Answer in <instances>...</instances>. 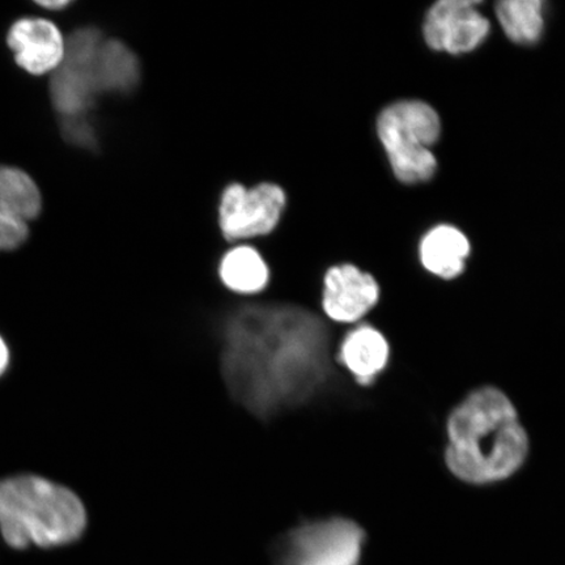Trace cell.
I'll list each match as a JSON object with an SVG mask.
<instances>
[{"label":"cell","mask_w":565,"mask_h":565,"mask_svg":"<svg viewBox=\"0 0 565 565\" xmlns=\"http://www.w3.org/2000/svg\"><path fill=\"white\" fill-rule=\"evenodd\" d=\"M223 376L233 398L268 416L312 397L329 373V337L320 318L294 306H254L225 330Z\"/></svg>","instance_id":"1"},{"label":"cell","mask_w":565,"mask_h":565,"mask_svg":"<svg viewBox=\"0 0 565 565\" xmlns=\"http://www.w3.org/2000/svg\"><path fill=\"white\" fill-rule=\"evenodd\" d=\"M445 461L454 475L471 484L500 482L525 462L529 439L510 398L483 387L455 408L448 420Z\"/></svg>","instance_id":"2"},{"label":"cell","mask_w":565,"mask_h":565,"mask_svg":"<svg viewBox=\"0 0 565 565\" xmlns=\"http://www.w3.org/2000/svg\"><path fill=\"white\" fill-rule=\"evenodd\" d=\"M86 525V508L66 487L33 476L0 480V530L7 545H67Z\"/></svg>","instance_id":"3"},{"label":"cell","mask_w":565,"mask_h":565,"mask_svg":"<svg viewBox=\"0 0 565 565\" xmlns=\"http://www.w3.org/2000/svg\"><path fill=\"white\" fill-rule=\"evenodd\" d=\"M377 132L399 181L420 183L433 179L437 161L430 147L441 132L440 117L433 106L419 100L387 106L377 119Z\"/></svg>","instance_id":"4"},{"label":"cell","mask_w":565,"mask_h":565,"mask_svg":"<svg viewBox=\"0 0 565 565\" xmlns=\"http://www.w3.org/2000/svg\"><path fill=\"white\" fill-rule=\"evenodd\" d=\"M102 33L84 28L66 41L65 56L51 82L55 109L67 118L83 117L100 95L97 79V54Z\"/></svg>","instance_id":"5"},{"label":"cell","mask_w":565,"mask_h":565,"mask_svg":"<svg viewBox=\"0 0 565 565\" xmlns=\"http://www.w3.org/2000/svg\"><path fill=\"white\" fill-rule=\"evenodd\" d=\"M286 193L274 183L246 189L233 183L221 200V228L230 242L268 235L280 222Z\"/></svg>","instance_id":"6"},{"label":"cell","mask_w":565,"mask_h":565,"mask_svg":"<svg viewBox=\"0 0 565 565\" xmlns=\"http://www.w3.org/2000/svg\"><path fill=\"white\" fill-rule=\"evenodd\" d=\"M363 542L364 532L353 521L313 522L291 535L288 565H358Z\"/></svg>","instance_id":"7"},{"label":"cell","mask_w":565,"mask_h":565,"mask_svg":"<svg viewBox=\"0 0 565 565\" xmlns=\"http://www.w3.org/2000/svg\"><path fill=\"white\" fill-rule=\"evenodd\" d=\"M478 2L443 0L427 13L423 33L437 52L463 54L475 51L490 33V23L478 10Z\"/></svg>","instance_id":"8"},{"label":"cell","mask_w":565,"mask_h":565,"mask_svg":"<svg viewBox=\"0 0 565 565\" xmlns=\"http://www.w3.org/2000/svg\"><path fill=\"white\" fill-rule=\"evenodd\" d=\"M41 206V193L31 175L0 167V252L17 249L25 242Z\"/></svg>","instance_id":"9"},{"label":"cell","mask_w":565,"mask_h":565,"mask_svg":"<svg viewBox=\"0 0 565 565\" xmlns=\"http://www.w3.org/2000/svg\"><path fill=\"white\" fill-rule=\"evenodd\" d=\"M379 298L376 279L356 266H334L324 275L322 309L331 321L356 322L376 306Z\"/></svg>","instance_id":"10"},{"label":"cell","mask_w":565,"mask_h":565,"mask_svg":"<svg viewBox=\"0 0 565 565\" xmlns=\"http://www.w3.org/2000/svg\"><path fill=\"white\" fill-rule=\"evenodd\" d=\"M9 46L20 67L33 75L54 73L65 56L66 41L52 21L28 18L9 32Z\"/></svg>","instance_id":"11"},{"label":"cell","mask_w":565,"mask_h":565,"mask_svg":"<svg viewBox=\"0 0 565 565\" xmlns=\"http://www.w3.org/2000/svg\"><path fill=\"white\" fill-rule=\"evenodd\" d=\"M339 360L359 384L370 385L385 370L388 344L379 330L363 324L344 338L339 349Z\"/></svg>","instance_id":"12"},{"label":"cell","mask_w":565,"mask_h":565,"mask_svg":"<svg viewBox=\"0 0 565 565\" xmlns=\"http://www.w3.org/2000/svg\"><path fill=\"white\" fill-rule=\"evenodd\" d=\"M470 243L451 225L430 230L420 243V260L426 270L443 279H455L465 270Z\"/></svg>","instance_id":"13"},{"label":"cell","mask_w":565,"mask_h":565,"mask_svg":"<svg viewBox=\"0 0 565 565\" xmlns=\"http://www.w3.org/2000/svg\"><path fill=\"white\" fill-rule=\"evenodd\" d=\"M218 275L225 287L242 295L264 291L270 280L265 259L250 246H237L225 254Z\"/></svg>","instance_id":"14"},{"label":"cell","mask_w":565,"mask_h":565,"mask_svg":"<svg viewBox=\"0 0 565 565\" xmlns=\"http://www.w3.org/2000/svg\"><path fill=\"white\" fill-rule=\"evenodd\" d=\"M139 76L137 55L124 42H102L97 54V79L100 92L126 94L137 87Z\"/></svg>","instance_id":"15"},{"label":"cell","mask_w":565,"mask_h":565,"mask_svg":"<svg viewBox=\"0 0 565 565\" xmlns=\"http://www.w3.org/2000/svg\"><path fill=\"white\" fill-rule=\"evenodd\" d=\"M497 15L515 44L533 45L540 41L545 26L541 0H505L497 6Z\"/></svg>","instance_id":"16"},{"label":"cell","mask_w":565,"mask_h":565,"mask_svg":"<svg viewBox=\"0 0 565 565\" xmlns=\"http://www.w3.org/2000/svg\"><path fill=\"white\" fill-rule=\"evenodd\" d=\"M10 362V351L7 349L2 337H0V376H2Z\"/></svg>","instance_id":"17"},{"label":"cell","mask_w":565,"mask_h":565,"mask_svg":"<svg viewBox=\"0 0 565 565\" xmlns=\"http://www.w3.org/2000/svg\"><path fill=\"white\" fill-rule=\"evenodd\" d=\"M41 7H45V9L49 10H60L65 9V7L68 4V2H40Z\"/></svg>","instance_id":"18"}]
</instances>
